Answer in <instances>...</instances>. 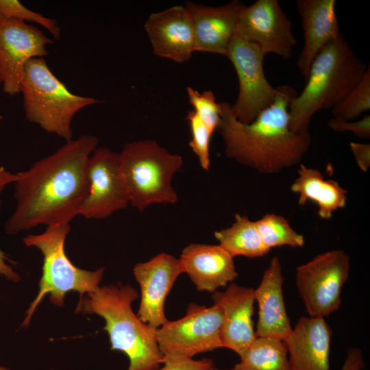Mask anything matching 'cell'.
Returning <instances> with one entry per match:
<instances>
[{
    "label": "cell",
    "mask_w": 370,
    "mask_h": 370,
    "mask_svg": "<svg viewBox=\"0 0 370 370\" xmlns=\"http://www.w3.org/2000/svg\"><path fill=\"white\" fill-rule=\"evenodd\" d=\"M97 144L95 136L83 134L18 172L16 206L5 223L6 233L14 235L40 225L70 224L86 196L87 164Z\"/></svg>",
    "instance_id": "cell-1"
},
{
    "label": "cell",
    "mask_w": 370,
    "mask_h": 370,
    "mask_svg": "<svg viewBox=\"0 0 370 370\" xmlns=\"http://www.w3.org/2000/svg\"><path fill=\"white\" fill-rule=\"evenodd\" d=\"M276 89L273 103L249 123L233 115L229 102H220L217 130L225 155L262 174H275L299 163L311 144L309 131L297 134L290 128L288 109L296 90L289 85Z\"/></svg>",
    "instance_id": "cell-2"
},
{
    "label": "cell",
    "mask_w": 370,
    "mask_h": 370,
    "mask_svg": "<svg viewBox=\"0 0 370 370\" xmlns=\"http://www.w3.org/2000/svg\"><path fill=\"white\" fill-rule=\"evenodd\" d=\"M79 298L75 312L96 314L104 319L111 350L124 353L130 365L127 370H158L163 362L156 328L143 323L132 308L138 297L130 285L99 286Z\"/></svg>",
    "instance_id": "cell-3"
},
{
    "label": "cell",
    "mask_w": 370,
    "mask_h": 370,
    "mask_svg": "<svg viewBox=\"0 0 370 370\" xmlns=\"http://www.w3.org/2000/svg\"><path fill=\"white\" fill-rule=\"evenodd\" d=\"M368 67L342 34L325 45L312 61L303 90L290 104L291 130L309 131L314 114L332 109L360 82Z\"/></svg>",
    "instance_id": "cell-4"
},
{
    "label": "cell",
    "mask_w": 370,
    "mask_h": 370,
    "mask_svg": "<svg viewBox=\"0 0 370 370\" xmlns=\"http://www.w3.org/2000/svg\"><path fill=\"white\" fill-rule=\"evenodd\" d=\"M20 93L26 119L66 141L73 138L71 123L75 114L101 102L73 93L51 71L43 58L27 63Z\"/></svg>",
    "instance_id": "cell-5"
},
{
    "label": "cell",
    "mask_w": 370,
    "mask_h": 370,
    "mask_svg": "<svg viewBox=\"0 0 370 370\" xmlns=\"http://www.w3.org/2000/svg\"><path fill=\"white\" fill-rule=\"evenodd\" d=\"M119 156L132 206L142 212L153 204L177 202L171 180L182 169L181 156L170 153L153 140H140L126 143Z\"/></svg>",
    "instance_id": "cell-6"
},
{
    "label": "cell",
    "mask_w": 370,
    "mask_h": 370,
    "mask_svg": "<svg viewBox=\"0 0 370 370\" xmlns=\"http://www.w3.org/2000/svg\"><path fill=\"white\" fill-rule=\"evenodd\" d=\"M70 230V224L51 225L41 234H29L23 238L26 246L37 248L43 256L39 291L26 311L22 323L25 328L47 295L52 304L62 307L67 293L77 292L82 298L99 286L105 268L94 271L84 270L75 266L66 256L64 243Z\"/></svg>",
    "instance_id": "cell-7"
},
{
    "label": "cell",
    "mask_w": 370,
    "mask_h": 370,
    "mask_svg": "<svg viewBox=\"0 0 370 370\" xmlns=\"http://www.w3.org/2000/svg\"><path fill=\"white\" fill-rule=\"evenodd\" d=\"M221 312L215 304L188 305L181 319L168 321L156 328L155 335L163 362L193 358L198 354L223 347Z\"/></svg>",
    "instance_id": "cell-8"
},
{
    "label": "cell",
    "mask_w": 370,
    "mask_h": 370,
    "mask_svg": "<svg viewBox=\"0 0 370 370\" xmlns=\"http://www.w3.org/2000/svg\"><path fill=\"white\" fill-rule=\"evenodd\" d=\"M349 270L350 258L341 249L318 254L296 268V286L310 317L324 318L339 308Z\"/></svg>",
    "instance_id": "cell-9"
},
{
    "label": "cell",
    "mask_w": 370,
    "mask_h": 370,
    "mask_svg": "<svg viewBox=\"0 0 370 370\" xmlns=\"http://www.w3.org/2000/svg\"><path fill=\"white\" fill-rule=\"evenodd\" d=\"M264 55L253 42L236 34L226 55L233 64L238 80V93L230 103L233 115L249 123L274 101L277 93L264 71Z\"/></svg>",
    "instance_id": "cell-10"
},
{
    "label": "cell",
    "mask_w": 370,
    "mask_h": 370,
    "mask_svg": "<svg viewBox=\"0 0 370 370\" xmlns=\"http://www.w3.org/2000/svg\"><path fill=\"white\" fill-rule=\"evenodd\" d=\"M53 42L39 27L0 15V82L5 94L20 92L27 63L47 56Z\"/></svg>",
    "instance_id": "cell-11"
},
{
    "label": "cell",
    "mask_w": 370,
    "mask_h": 370,
    "mask_svg": "<svg viewBox=\"0 0 370 370\" xmlns=\"http://www.w3.org/2000/svg\"><path fill=\"white\" fill-rule=\"evenodd\" d=\"M88 192L79 215L101 219L125 208L130 204L122 178L119 153L97 147L87 164Z\"/></svg>",
    "instance_id": "cell-12"
},
{
    "label": "cell",
    "mask_w": 370,
    "mask_h": 370,
    "mask_svg": "<svg viewBox=\"0 0 370 370\" xmlns=\"http://www.w3.org/2000/svg\"><path fill=\"white\" fill-rule=\"evenodd\" d=\"M236 34L255 44L265 56L284 59L293 55L297 39L293 25L278 0H257L242 11Z\"/></svg>",
    "instance_id": "cell-13"
},
{
    "label": "cell",
    "mask_w": 370,
    "mask_h": 370,
    "mask_svg": "<svg viewBox=\"0 0 370 370\" xmlns=\"http://www.w3.org/2000/svg\"><path fill=\"white\" fill-rule=\"evenodd\" d=\"M182 273L180 259L166 253L134 266L133 273L141 293L137 316L143 323L156 329L168 321L164 313L165 299Z\"/></svg>",
    "instance_id": "cell-14"
},
{
    "label": "cell",
    "mask_w": 370,
    "mask_h": 370,
    "mask_svg": "<svg viewBox=\"0 0 370 370\" xmlns=\"http://www.w3.org/2000/svg\"><path fill=\"white\" fill-rule=\"evenodd\" d=\"M153 53L182 63L196 51L190 16L183 5H175L149 15L145 23Z\"/></svg>",
    "instance_id": "cell-15"
},
{
    "label": "cell",
    "mask_w": 370,
    "mask_h": 370,
    "mask_svg": "<svg viewBox=\"0 0 370 370\" xmlns=\"http://www.w3.org/2000/svg\"><path fill=\"white\" fill-rule=\"evenodd\" d=\"M212 299L221 312L222 347L241 357L257 337L252 319L254 289L230 283L224 291L213 292Z\"/></svg>",
    "instance_id": "cell-16"
},
{
    "label": "cell",
    "mask_w": 370,
    "mask_h": 370,
    "mask_svg": "<svg viewBox=\"0 0 370 370\" xmlns=\"http://www.w3.org/2000/svg\"><path fill=\"white\" fill-rule=\"evenodd\" d=\"M245 7L237 0L216 7L187 2L185 8L192 20L196 51L226 57Z\"/></svg>",
    "instance_id": "cell-17"
},
{
    "label": "cell",
    "mask_w": 370,
    "mask_h": 370,
    "mask_svg": "<svg viewBox=\"0 0 370 370\" xmlns=\"http://www.w3.org/2000/svg\"><path fill=\"white\" fill-rule=\"evenodd\" d=\"M296 5L304 38L297 66L306 79L319 52L341 34L335 0H297Z\"/></svg>",
    "instance_id": "cell-18"
},
{
    "label": "cell",
    "mask_w": 370,
    "mask_h": 370,
    "mask_svg": "<svg viewBox=\"0 0 370 370\" xmlns=\"http://www.w3.org/2000/svg\"><path fill=\"white\" fill-rule=\"evenodd\" d=\"M332 334L324 318L300 317L284 341L291 370H330Z\"/></svg>",
    "instance_id": "cell-19"
},
{
    "label": "cell",
    "mask_w": 370,
    "mask_h": 370,
    "mask_svg": "<svg viewBox=\"0 0 370 370\" xmlns=\"http://www.w3.org/2000/svg\"><path fill=\"white\" fill-rule=\"evenodd\" d=\"M284 281L281 262L274 257L264 271L260 284L254 289L255 301L258 305L256 331L258 337L284 341L292 331L284 301Z\"/></svg>",
    "instance_id": "cell-20"
},
{
    "label": "cell",
    "mask_w": 370,
    "mask_h": 370,
    "mask_svg": "<svg viewBox=\"0 0 370 370\" xmlns=\"http://www.w3.org/2000/svg\"><path fill=\"white\" fill-rule=\"evenodd\" d=\"M179 259L199 291L213 293L238 276L233 257L219 245L190 244Z\"/></svg>",
    "instance_id": "cell-21"
},
{
    "label": "cell",
    "mask_w": 370,
    "mask_h": 370,
    "mask_svg": "<svg viewBox=\"0 0 370 370\" xmlns=\"http://www.w3.org/2000/svg\"><path fill=\"white\" fill-rule=\"evenodd\" d=\"M297 173L291 190L298 193L299 205L313 201L318 207L319 217L323 219H330L334 211L345 206L347 191L336 181L325 180L321 172L303 164H300Z\"/></svg>",
    "instance_id": "cell-22"
},
{
    "label": "cell",
    "mask_w": 370,
    "mask_h": 370,
    "mask_svg": "<svg viewBox=\"0 0 370 370\" xmlns=\"http://www.w3.org/2000/svg\"><path fill=\"white\" fill-rule=\"evenodd\" d=\"M214 235L219 245L233 258L243 256L254 258L264 256L270 251L262 242L255 221L239 214H235L231 226L214 232Z\"/></svg>",
    "instance_id": "cell-23"
},
{
    "label": "cell",
    "mask_w": 370,
    "mask_h": 370,
    "mask_svg": "<svg viewBox=\"0 0 370 370\" xmlns=\"http://www.w3.org/2000/svg\"><path fill=\"white\" fill-rule=\"evenodd\" d=\"M240 358L229 370H291L285 343L277 339L257 336Z\"/></svg>",
    "instance_id": "cell-24"
},
{
    "label": "cell",
    "mask_w": 370,
    "mask_h": 370,
    "mask_svg": "<svg viewBox=\"0 0 370 370\" xmlns=\"http://www.w3.org/2000/svg\"><path fill=\"white\" fill-rule=\"evenodd\" d=\"M255 224L262 242L270 250L276 247H301L304 245V236L296 232L281 215L267 213L256 221Z\"/></svg>",
    "instance_id": "cell-25"
},
{
    "label": "cell",
    "mask_w": 370,
    "mask_h": 370,
    "mask_svg": "<svg viewBox=\"0 0 370 370\" xmlns=\"http://www.w3.org/2000/svg\"><path fill=\"white\" fill-rule=\"evenodd\" d=\"M332 118L354 121L370 110V68L360 82L332 109Z\"/></svg>",
    "instance_id": "cell-26"
},
{
    "label": "cell",
    "mask_w": 370,
    "mask_h": 370,
    "mask_svg": "<svg viewBox=\"0 0 370 370\" xmlns=\"http://www.w3.org/2000/svg\"><path fill=\"white\" fill-rule=\"evenodd\" d=\"M0 15L29 24H38L45 28L53 39L60 38L61 28L57 20L26 8L18 0H0Z\"/></svg>",
    "instance_id": "cell-27"
},
{
    "label": "cell",
    "mask_w": 370,
    "mask_h": 370,
    "mask_svg": "<svg viewBox=\"0 0 370 370\" xmlns=\"http://www.w3.org/2000/svg\"><path fill=\"white\" fill-rule=\"evenodd\" d=\"M186 92L196 115L214 133L221 120L220 102H217L214 92L210 90L199 92L190 86Z\"/></svg>",
    "instance_id": "cell-28"
},
{
    "label": "cell",
    "mask_w": 370,
    "mask_h": 370,
    "mask_svg": "<svg viewBox=\"0 0 370 370\" xmlns=\"http://www.w3.org/2000/svg\"><path fill=\"white\" fill-rule=\"evenodd\" d=\"M186 119L191 132L189 147L197 156L201 168L208 171L210 164V142L214 133L199 119L193 110L188 112Z\"/></svg>",
    "instance_id": "cell-29"
},
{
    "label": "cell",
    "mask_w": 370,
    "mask_h": 370,
    "mask_svg": "<svg viewBox=\"0 0 370 370\" xmlns=\"http://www.w3.org/2000/svg\"><path fill=\"white\" fill-rule=\"evenodd\" d=\"M329 128L338 132H352L358 138H370V116L367 114L362 119L354 121H340L333 118L327 123Z\"/></svg>",
    "instance_id": "cell-30"
},
{
    "label": "cell",
    "mask_w": 370,
    "mask_h": 370,
    "mask_svg": "<svg viewBox=\"0 0 370 370\" xmlns=\"http://www.w3.org/2000/svg\"><path fill=\"white\" fill-rule=\"evenodd\" d=\"M162 364L164 366L158 370H218L214 362L208 358L165 361Z\"/></svg>",
    "instance_id": "cell-31"
},
{
    "label": "cell",
    "mask_w": 370,
    "mask_h": 370,
    "mask_svg": "<svg viewBox=\"0 0 370 370\" xmlns=\"http://www.w3.org/2000/svg\"><path fill=\"white\" fill-rule=\"evenodd\" d=\"M349 147L359 169L367 172L370 166V144L351 142Z\"/></svg>",
    "instance_id": "cell-32"
},
{
    "label": "cell",
    "mask_w": 370,
    "mask_h": 370,
    "mask_svg": "<svg viewBox=\"0 0 370 370\" xmlns=\"http://www.w3.org/2000/svg\"><path fill=\"white\" fill-rule=\"evenodd\" d=\"M365 367V362L362 350L358 347H351L347 350L341 370H363Z\"/></svg>",
    "instance_id": "cell-33"
},
{
    "label": "cell",
    "mask_w": 370,
    "mask_h": 370,
    "mask_svg": "<svg viewBox=\"0 0 370 370\" xmlns=\"http://www.w3.org/2000/svg\"><path fill=\"white\" fill-rule=\"evenodd\" d=\"M1 206V201L0 199V210ZM7 261H9V259L0 249V275L12 282H18L21 280L20 276L13 270L12 267L7 263Z\"/></svg>",
    "instance_id": "cell-34"
},
{
    "label": "cell",
    "mask_w": 370,
    "mask_h": 370,
    "mask_svg": "<svg viewBox=\"0 0 370 370\" xmlns=\"http://www.w3.org/2000/svg\"><path fill=\"white\" fill-rule=\"evenodd\" d=\"M19 173H12L0 166V193L10 184H14L19 178Z\"/></svg>",
    "instance_id": "cell-35"
},
{
    "label": "cell",
    "mask_w": 370,
    "mask_h": 370,
    "mask_svg": "<svg viewBox=\"0 0 370 370\" xmlns=\"http://www.w3.org/2000/svg\"><path fill=\"white\" fill-rule=\"evenodd\" d=\"M0 370H9V369L3 367H0Z\"/></svg>",
    "instance_id": "cell-36"
},
{
    "label": "cell",
    "mask_w": 370,
    "mask_h": 370,
    "mask_svg": "<svg viewBox=\"0 0 370 370\" xmlns=\"http://www.w3.org/2000/svg\"><path fill=\"white\" fill-rule=\"evenodd\" d=\"M3 119V116L0 114V121Z\"/></svg>",
    "instance_id": "cell-37"
},
{
    "label": "cell",
    "mask_w": 370,
    "mask_h": 370,
    "mask_svg": "<svg viewBox=\"0 0 370 370\" xmlns=\"http://www.w3.org/2000/svg\"><path fill=\"white\" fill-rule=\"evenodd\" d=\"M1 82H0V90H1Z\"/></svg>",
    "instance_id": "cell-38"
}]
</instances>
